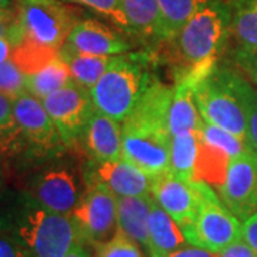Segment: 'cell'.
I'll list each match as a JSON object with an SVG mask.
<instances>
[{
  "label": "cell",
  "mask_w": 257,
  "mask_h": 257,
  "mask_svg": "<svg viewBox=\"0 0 257 257\" xmlns=\"http://www.w3.org/2000/svg\"><path fill=\"white\" fill-rule=\"evenodd\" d=\"M229 37L230 8L214 0L167 42L177 66L176 80L192 77L197 82L206 76L219 62Z\"/></svg>",
  "instance_id": "6da1fadb"
},
{
  "label": "cell",
  "mask_w": 257,
  "mask_h": 257,
  "mask_svg": "<svg viewBox=\"0 0 257 257\" xmlns=\"http://www.w3.org/2000/svg\"><path fill=\"white\" fill-rule=\"evenodd\" d=\"M10 226V233L18 237L32 257H64L76 244L82 243L73 216L47 210L26 194Z\"/></svg>",
  "instance_id": "7a4b0ae2"
},
{
  "label": "cell",
  "mask_w": 257,
  "mask_h": 257,
  "mask_svg": "<svg viewBox=\"0 0 257 257\" xmlns=\"http://www.w3.org/2000/svg\"><path fill=\"white\" fill-rule=\"evenodd\" d=\"M243 74L214 66L193 86L197 109L206 123L227 130L247 143L246 87Z\"/></svg>",
  "instance_id": "3957f363"
},
{
  "label": "cell",
  "mask_w": 257,
  "mask_h": 257,
  "mask_svg": "<svg viewBox=\"0 0 257 257\" xmlns=\"http://www.w3.org/2000/svg\"><path fill=\"white\" fill-rule=\"evenodd\" d=\"M155 80L145 56H117L114 64L90 90L94 109L123 123Z\"/></svg>",
  "instance_id": "277c9868"
},
{
  "label": "cell",
  "mask_w": 257,
  "mask_h": 257,
  "mask_svg": "<svg viewBox=\"0 0 257 257\" xmlns=\"http://www.w3.org/2000/svg\"><path fill=\"white\" fill-rule=\"evenodd\" d=\"M200 204L193 223L182 230L189 244L221 253L230 244L243 239V224L223 204L214 189L197 182Z\"/></svg>",
  "instance_id": "5b68a950"
},
{
  "label": "cell",
  "mask_w": 257,
  "mask_h": 257,
  "mask_svg": "<svg viewBox=\"0 0 257 257\" xmlns=\"http://www.w3.org/2000/svg\"><path fill=\"white\" fill-rule=\"evenodd\" d=\"M15 9L22 39L55 50L63 47L80 20V12L63 0H18Z\"/></svg>",
  "instance_id": "8992f818"
},
{
  "label": "cell",
  "mask_w": 257,
  "mask_h": 257,
  "mask_svg": "<svg viewBox=\"0 0 257 257\" xmlns=\"http://www.w3.org/2000/svg\"><path fill=\"white\" fill-rule=\"evenodd\" d=\"M86 189L84 179L72 163H53L29 180L25 194L47 210L72 216Z\"/></svg>",
  "instance_id": "52a82bcc"
},
{
  "label": "cell",
  "mask_w": 257,
  "mask_h": 257,
  "mask_svg": "<svg viewBox=\"0 0 257 257\" xmlns=\"http://www.w3.org/2000/svg\"><path fill=\"white\" fill-rule=\"evenodd\" d=\"M84 246L97 247L119 231L117 196L101 183L87 184L82 200L73 211Z\"/></svg>",
  "instance_id": "ba28073f"
},
{
  "label": "cell",
  "mask_w": 257,
  "mask_h": 257,
  "mask_svg": "<svg viewBox=\"0 0 257 257\" xmlns=\"http://www.w3.org/2000/svg\"><path fill=\"white\" fill-rule=\"evenodd\" d=\"M121 126V159L152 177L169 172L172 142L169 130L130 120H124Z\"/></svg>",
  "instance_id": "9c48e42d"
},
{
  "label": "cell",
  "mask_w": 257,
  "mask_h": 257,
  "mask_svg": "<svg viewBox=\"0 0 257 257\" xmlns=\"http://www.w3.org/2000/svg\"><path fill=\"white\" fill-rule=\"evenodd\" d=\"M42 101L67 146L82 139L89 119L96 110L90 90L74 80Z\"/></svg>",
  "instance_id": "30bf717a"
},
{
  "label": "cell",
  "mask_w": 257,
  "mask_h": 257,
  "mask_svg": "<svg viewBox=\"0 0 257 257\" xmlns=\"http://www.w3.org/2000/svg\"><path fill=\"white\" fill-rule=\"evenodd\" d=\"M219 190L223 204L240 221L257 213V152L248 149L230 160L226 179Z\"/></svg>",
  "instance_id": "8fae6325"
},
{
  "label": "cell",
  "mask_w": 257,
  "mask_h": 257,
  "mask_svg": "<svg viewBox=\"0 0 257 257\" xmlns=\"http://www.w3.org/2000/svg\"><path fill=\"white\" fill-rule=\"evenodd\" d=\"M13 116L29 147L35 152H57L64 145L62 135L45 109L43 101L30 93H23L13 100Z\"/></svg>",
  "instance_id": "7c38bea8"
},
{
  "label": "cell",
  "mask_w": 257,
  "mask_h": 257,
  "mask_svg": "<svg viewBox=\"0 0 257 257\" xmlns=\"http://www.w3.org/2000/svg\"><path fill=\"white\" fill-rule=\"evenodd\" d=\"M153 179L155 177L149 176L124 159L111 162L93 160L84 175L86 186L92 183L104 184L117 197L150 196Z\"/></svg>",
  "instance_id": "4fadbf2b"
},
{
  "label": "cell",
  "mask_w": 257,
  "mask_h": 257,
  "mask_svg": "<svg viewBox=\"0 0 257 257\" xmlns=\"http://www.w3.org/2000/svg\"><path fill=\"white\" fill-rule=\"evenodd\" d=\"M152 196L182 230L192 224L200 204L197 182H186L170 172L153 179Z\"/></svg>",
  "instance_id": "5bb4252c"
},
{
  "label": "cell",
  "mask_w": 257,
  "mask_h": 257,
  "mask_svg": "<svg viewBox=\"0 0 257 257\" xmlns=\"http://www.w3.org/2000/svg\"><path fill=\"white\" fill-rule=\"evenodd\" d=\"M64 46L96 56H120L132 49L117 30L96 19H80L66 39Z\"/></svg>",
  "instance_id": "9a60e30c"
},
{
  "label": "cell",
  "mask_w": 257,
  "mask_h": 257,
  "mask_svg": "<svg viewBox=\"0 0 257 257\" xmlns=\"http://www.w3.org/2000/svg\"><path fill=\"white\" fill-rule=\"evenodd\" d=\"M121 123L94 110L80 140L93 160H119L121 159Z\"/></svg>",
  "instance_id": "2e32d148"
},
{
  "label": "cell",
  "mask_w": 257,
  "mask_h": 257,
  "mask_svg": "<svg viewBox=\"0 0 257 257\" xmlns=\"http://www.w3.org/2000/svg\"><path fill=\"white\" fill-rule=\"evenodd\" d=\"M194 83L196 80L192 77H182L173 86V97L169 107V132L172 136L200 130L204 123L194 99Z\"/></svg>",
  "instance_id": "e0dca14e"
},
{
  "label": "cell",
  "mask_w": 257,
  "mask_h": 257,
  "mask_svg": "<svg viewBox=\"0 0 257 257\" xmlns=\"http://www.w3.org/2000/svg\"><path fill=\"white\" fill-rule=\"evenodd\" d=\"M153 196L117 197V223L119 231L136 241L149 256V214Z\"/></svg>",
  "instance_id": "ac0fdd59"
},
{
  "label": "cell",
  "mask_w": 257,
  "mask_h": 257,
  "mask_svg": "<svg viewBox=\"0 0 257 257\" xmlns=\"http://www.w3.org/2000/svg\"><path fill=\"white\" fill-rule=\"evenodd\" d=\"M149 257H167L187 243L180 226L157 204L155 199L149 214Z\"/></svg>",
  "instance_id": "d6986e66"
},
{
  "label": "cell",
  "mask_w": 257,
  "mask_h": 257,
  "mask_svg": "<svg viewBox=\"0 0 257 257\" xmlns=\"http://www.w3.org/2000/svg\"><path fill=\"white\" fill-rule=\"evenodd\" d=\"M230 37L234 55L257 53V0H239L230 9Z\"/></svg>",
  "instance_id": "ffe728a7"
},
{
  "label": "cell",
  "mask_w": 257,
  "mask_h": 257,
  "mask_svg": "<svg viewBox=\"0 0 257 257\" xmlns=\"http://www.w3.org/2000/svg\"><path fill=\"white\" fill-rule=\"evenodd\" d=\"M60 57L67 64L74 82L89 90H92L117 59V56L86 55L64 45L60 49Z\"/></svg>",
  "instance_id": "44dd1931"
},
{
  "label": "cell",
  "mask_w": 257,
  "mask_h": 257,
  "mask_svg": "<svg viewBox=\"0 0 257 257\" xmlns=\"http://www.w3.org/2000/svg\"><path fill=\"white\" fill-rule=\"evenodd\" d=\"M202 145L200 130L172 136L169 172L186 182H196V166Z\"/></svg>",
  "instance_id": "7402d4cb"
},
{
  "label": "cell",
  "mask_w": 257,
  "mask_h": 257,
  "mask_svg": "<svg viewBox=\"0 0 257 257\" xmlns=\"http://www.w3.org/2000/svg\"><path fill=\"white\" fill-rule=\"evenodd\" d=\"M214 0H157L160 10L159 40L169 42L190 22V19Z\"/></svg>",
  "instance_id": "603a6c76"
},
{
  "label": "cell",
  "mask_w": 257,
  "mask_h": 257,
  "mask_svg": "<svg viewBox=\"0 0 257 257\" xmlns=\"http://www.w3.org/2000/svg\"><path fill=\"white\" fill-rule=\"evenodd\" d=\"M120 6L130 22L132 32L159 40L160 10L157 0H119Z\"/></svg>",
  "instance_id": "cb8c5ba5"
},
{
  "label": "cell",
  "mask_w": 257,
  "mask_h": 257,
  "mask_svg": "<svg viewBox=\"0 0 257 257\" xmlns=\"http://www.w3.org/2000/svg\"><path fill=\"white\" fill-rule=\"evenodd\" d=\"M72 80L73 77L67 64L59 56L42 70L26 76V92L43 100Z\"/></svg>",
  "instance_id": "d4e9b609"
},
{
  "label": "cell",
  "mask_w": 257,
  "mask_h": 257,
  "mask_svg": "<svg viewBox=\"0 0 257 257\" xmlns=\"http://www.w3.org/2000/svg\"><path fill=\"white\" fill-rule=\"evenodd\" d=\"M230 160L231 159L226 153H223L217 147L207 145L202 139L194 176L196 182H204L211 187L219 189L226 179Z\"/></svg>",
  "instance_id": "484cf974"
},
{
  "label": "cell",
  "mask_w": 257,
  "mask_h": 257,
  "mask_svg": "<svg viewBox=\"0 0 257 257\" xmlns=\"http://www.w3.org/2000/svg\"><path fill=\"white\" fill-rule=\"evenodd\" d=\"M59 56L60 50L39 45L28 39H22L18 45L13 46L10 59L23 73L29 76L46 67L47 64L52 63Z\"/></svg>",
  "instance_id": "4316f807"
},
{
  "label": "cell",
  "mask_w": 257,
  "mask_h": 257,
  "mask_svg": "<svg viewBox=\"0 0 257 257\" xmlns=\"http://www.w3.org/2000/svg\"><path fill=\"white\" fill-rule=\"evenodd\" d=\"M200 135H202L203 142L217 147L223 153H226L230 159L239 157L240 155H243L250 149L247 143L237 138L236 135L219 127V126L206 123V121L203 123L202 128H200Z\"/></svg>",
  "instance_id": "83f0119b"
},
{
  "label": "cell",
  "mask_w": 257,
  "mask_h": 257,
  "mask_svg": "<svg viewBox=\"0 0 257 257\" xmlns=\"http://www.w3.org/2000/svg\"><path fill=\"white\" fill-rule=\"evenodd\" d=\"M23 93H26V74L12 59L0 63V94L13 101Z\"/></svg>",
  "instance_id": "f1b7e54d"
},
{
  "label": "cell",
  "mask_w": 257,
  "mask_h": 257,
  "mask_svg": "<svg viewBox=\"0 0 257 257\" xmlns=\"http://www.w3.org/2000/svg\"><path fill=\"white\" fill-rule=\"evenodd\" d=\"M94 257H149L146 251L136 241L117 231V234L109 241L96 247Z\"/></svg>",
  "instance_id": "f546056e"
},
{
  "label": "cell",
  "mask_w": 257,
  "mask_h": 257,
  "mask_svg": "<svg viewBox=\"0 0 257 257\" xmlns=\"http://www.w3.org/2000/svg\"><path fill=\"white\" fill-rule=\"evenodd\" d=\"M63 2H70V3H77V5L86 6V8L92 9L93 12L99 13L103 18L109 19L116 26L132 32L130 22L121 9L119 0H63Z\"/></svg>",
  "instance_id": "4dcf8cb0"
},
{
  "label": "cell",
  "mask_w": 257,
  "mask_h": 257,
  "mask_svg": "<svg viewBox=\"0 0 257 257\" xmlns=\"http://www.w3.org/2000/svg\"><path fill=\"white\" fill-rule=\"evenodd\" d=\"M246 113H247V145L257 152V87L248 82L246 87Z\"/></svg>",
  "instance_id": "1f68e13d"
},
{
  "label": "cell",
  "mask_w": 257,
  "mask_h": 257,
  "mask_svg": "<svg viewBox=\"0 0 257 257\" xmlns=\"http://www.w3.org/2000/svg\"><path fill=\"white\" fill-rule=\"evenodd\" d=\"M0 37L9 39L13 46L22 39L16 9H10L8 5H0Z\"/></svg>",
  "instance_id": "d6a6232c"
},
{
  "label": "cell",
  "mask_w": 257,
  "mask_h": 257,
  "mask_svg": "<svg viewBox=\"0 0 257 257\" xmlns=\"http://www.w3.org/2000/svg\"><path fill=\"white\" fill-rule=\"evenodd\" d=\"M0 257H32L26 247L10 231L0 230Z\"/></svg>",
  "instance_id": "836d02e7"
},
{
  "label": "cell",
  "mask_w": 257,
  "mask_h": 257,
  "mask_svg": "<svg viewBox=\"0 0 257 257\" xmlns=\"http://www.w3.org/2000/svg\"><path fill=\"white\" fill-rule=\"evenodd\" d=\"M234 64L240 69L248 82L257 87V53L254 55H234Z\"/></svg>",
  "instance_id": "e575fe53"
},
{
  "label": "cell",
  "mask_w": 257,
  "mask_h": 257,
  "mask_svg": "<svg viewBox=\"0 0 257 257\" xmlns=\"http://www.w3.org/2000/svg\"><path fill=\"white\" fill-rule=\"evenodd\" d=\"M219 257H257V251L250 247L244 240L240 239L219 253Z\"/></svg>",
  "instance_id": "d590c367"
},
{
  "label": "cell",
  "mask_w": 257,
  "mask_h": 257,
  "mask_svg": "<svg viewBox=\"0 0 257 257\" xmlns=\"http://www.w3.org/2000/svg\"><path fill=\"white\" fill-rule=\"evenodd\" d=\"M15 123L13 116V101L0 94V135Z\"/></svg>",
  "instance_id": "8d00e7d4"
},
{
  "label": "cell",
  "mask_w": 257,
  "mask_h": 257,
  "mask_svg": "<svg viewBox=\"0 0 257 257\" xmlns=\"http://www.w3.org/2000/svg\"><path fill=\"white\" fill-rule=\"evenodd\" d=\"M243 240L257 251V213L243 221Z\"/></svg>",
  "instance_id": "74e56055"
},
{
  "label": "cell",
  "mask_w": 257,
  "mask_h": 257,
  "mask_svg": "<svg viewBox=\"0 0 257 257\" xmlns=\"http://www.w3.org/2000/svg\"><path fill=\"white\" fill-rule=\"evenodd\" d=\"M167 257H219V253H213L210 250L190 244V246H183L182 248L176 250Z\"/></svg>",
  "instance_id": "f35d334b"
},
{
  "label": "cell",
  "mask_w": 257,
  "mask_h": 257,
  "mask_svg": "<svg viewBox=\"0 0 257 257\" xmlns=\"http://www.w3.org/2000/svg\"><path fill=\"white\" fill-rule=\"evenodd\" d=\"M12 50H13V45L9 39L0 37V63L9 60L12 56Z\"/></svg>",
  "instance_id": "ab89813d"
},
{
  "label": "cell",
  "mask_w": 257,
  "mask_h": 257,
  "mask_svg": "<svg viewBox=\"0 0 257 257\" xmlns=\"http://www.w3.org/2000/svg\"><path fill=\"white\" fill-rule=\"evenodd\" d=\"M64 257H92L90 256V253H89V250H87V246H84L82 243H79V244H76L67 254Z\"/></svg>",
  "instance_id": "60d3db41"
},
{
  "label": "cell",
  "mask_w": 257,
  "mask_h": 257,
  "mask_svg": "<svg viewBox=\"0 0 257 257\" xmlns=\"http://www.w3.org/2000/svg\"><path fill=\"white\" fill-rule=\"evenodd\" d=\"M0 187H2V167H0Z\"/></svg>",
  "instance_id": "b9f144b4"
},
{
  "label": "cell",
  "mask_w": 257,
  "mask_h": 257,
  "mask_svg": "<svg viewBox=\"0 0 257 257\" xmlns=\"http://www.w3.org/2000/svg\"><path fill=\"white\" fill-rule=\"evenodd\" d=\"M0 5H5V3H3V2H2V0H0Z\"/></svg>",
  "instance_id": "7bdbcfd3"
}]
</instances>
